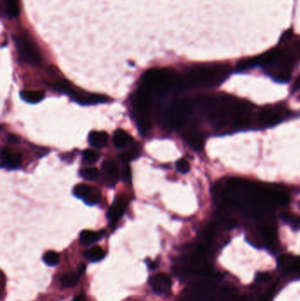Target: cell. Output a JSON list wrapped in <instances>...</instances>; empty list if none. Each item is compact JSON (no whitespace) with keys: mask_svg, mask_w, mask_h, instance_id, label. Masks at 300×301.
I'll list each match as a JSON object with an SVG mask.
<instances>
[{"mask_svg":"<svg viewBox=\"0 0 300 301\" xmlns=\"http://www.w3.org/2000/svg\"><path fill=\"white\" fill-rule=\"evenodd\" d=\"M231 74V67L227 65L199 66L189 73L179 76L177 87L204 86L211 87L223 82Z\"/></svg>","mask_w":300,"mask_h":301,"instance_id":"6da1fadb","label":"cell"},{"mask_svg":"<svg viewBox=\"0 0 300 301\" xmlns=\"http://www.w3.org/2000/svg\"><path fill=\"white\" fill-rule=\"evenodd\" d=\"M178 77L174 72L170 69H151L143 75V85L150 91L165 92L173 86H177Z\"/></svg>","mask_w":300,"mask_h":301,"instance_id":"7a4b0ae2","label":"cell"},{"mask_svg":"<svg viewBox=\"0 0 300 301\" xmlns=\"http://www.w3.org/2000/svg\"><path fill=\"white\" fill-rule=\"evenodd\" d=\"M151 91L146 85H142L137 93L135 100L136 114L139 130L142 134L149 131L150 127V109Z\"/></svg>","mask_w":300,"mask_h":301,"instance_id":"3957f363","label":"cell"},{"mask_svg":"<svg viewBox=\"0 0 300 301\" xmlns=\"http://www.w3.org/2000/svg\"><path fill=\"white\" fill-rule=\"evenodd\" d=\"M16 50L23 62L31 66H38L41 63V55L35 43L27 34H19L14 36Z\"/></svg>","mask_w":300,"mask_h":301,"instance_id":"277c9868","label":"cell"},{"mask_svg":"<svg viewBox=\"0 0 300 301\" xmlns=\"http://www.w3.org/2000/svg\"><path fill=\"white\" fill-rule=\"evenodd\" d=\"M192 109V100L189 99L177 100L173 103L170 107L167 115L171 127L174 129L182 127L189 119Z\"/></svg>","mask_w":300,"mask_h":301,"instance_id":"5b68a950","label":"cell"},{"mask_svg":"<svg viewBox=\"0 0 300 301\" xmlns=\"http://www.w3.org/2000/svg\"><path fill=\"white\" fill-rule=\"evenodd\" d=\"M233 126L237 129H246L250 125V110L244 103H237L231 108Z\"/></svg>","mask_w":300,"mask_h":301,"instance_id":"8992f818","label":"cell"},{"mask_svg":"<svg viewBox=\"0 0 300 301\" xmlns=\"http://www.w3.org/2000/svg\"><path fill=\"white\" fill-rule=\"evenodd\" d=\"M75 197L84 200L88 205H95L100 202V191L95 188L86 184H78L74 189Z\"/></svg>","mask_w":300,"mask_h":301,"instance_id":"52a82bcc","label":"cell"},{"mask_svg":"<svg viewBox=\"0 0 300 301\" xmlns=\"http://www.w3.org/2000/svg\"><path fill=\"white\" fill-rule=\"evenodd\" d=\"M149 284L155 294L158 295L168 294L171 290L172 282L167 275L157 274L150 277Z\"/></svg>","mask_w":300,"mask_h":301,"instance_id":"ba28073f","label":"cell"},{"mask_svg":"<svg viewBox=\"0 0 300 301\" xmlns=\"http://www.w3.org/2000/svg\"><path fill=\"white\" fill-rule=\"evenodd\" d=\"M126 206L127 202L123 196L116 197L108 211V219L110 220L111 224H116L120 218H122L126 210Z\"/></svg>","mask_w":300,"mask_h":301,"instance_id":"9c48e42d","label":"cell"},{"mask_svg":"<svg viewBox=\"0 0 300 301\" xmlns=\"http://www.w3.org/2000/svg\"><path fill=\"white\" fill-rule=\"evenodd\" d=\"M102 173L105 182L109 187H114L119 179V173L116 165L111 161H105L102 164Z\"/></svg>","mask_w":300,"mask_h":301,"instance_id":"30bf717a","label":"cell"},{"mask_svg":"<svg viewBox=\"0 0 300 301\" xmlns=\"http://www.w3.org/2000/svg\"><path fill=\"white\" fill-rule=\"evenodd\" d=\"M2 166L10 169L18 168L21 164V156L19 153L12 152L8 149L4 148L1 152Z\"/></svg>","mask_w":300,"mask_h":301,"instance_id":"8fae6325","label":"cell"},{"mask_svg":"<svg viewBox=\"0 0 300 301\" xmlns=\"http://www.w3.org/2000/svg\"><path fill=\"white\" fill-rule=\"evenodd\" d=\"M281 114L274 109H264L259 114V123L264 126H271L278 124L281 120Z\"/></svg>","mask_w":300,"mask_h":301,"instance_id":"7c38bea8","label":"cell"},{"mask_svg":"<svg viewBox=\"0 0 300 301\" xmlns=\"http://www.w3.org/2000/svg\"><path fill=\"white\" fill-rule=\"evenodd\" d=\"M260 229H261V233L267 245L270 247H274V245L277 243V239L276 226L270 222H264L261 226Z\"/></svg>","mask_w":300,"mask_h":301,"instance_id":"4fadbf2b","label":"cell"},{"mask_svg":"<svg viewBox=\"0 0 300 301\" xmlns=\"http://www.w3.org/2000/svg\"><path fill=\"white\" fill-rule=\"evenodd\" d=\"M108 136L106 132H92L89 134L88 142L92 147L102 148L108 143Z\"/></svg>","mask_w":300,"mask_h":301,"instance_id":"5bb4252c","label":"cell"},{"mask_svg":"<svg viewBox=\"0 0 300 301\" xmlns=\"http://www.w3.org/2000/svg\"><path fill=\"white\" fill-rule=\"evenodd\" d=\"M132 141H133V139L131 138V136L130 135L129 133H127V132H124L123 130H120V129H118V130L116 131L115 133H114L113 142H114V145H115L117 148L126 147L127 146H129Z\"/></svg>","mask_w":300,"mask_h":301,"instance_id":"9a60e30c","label":"cell"},{"mask_svg":"<svg viewBox=\"0 0 300 301\" xmlns=\"http://www.w3.org/2000/svg\"><path fill=\"white\" fill-rule=\"evenodd\" d=\"M103 235H104V231L93 232V231L85 230V231L81 232L79 238H80L81 244H83L85 246H88L101 239Z\"/></svg>","mask_w":300,"mask_h":301,"instance_id":"2e32d148","label":"cell"},{"mask_svg":"<svg viewBox=\"0 0 300 301\" xmlns=\"http://www.w3.org/2000/svg\"><path fill=\"white\" fill-rule=\"evenodd\" d=\"M76 100H77V102L82 105H94L107 102L108 98L103 95H98V94H92L89 96H77V95Z\"/></svg>","mask_w":300,"mask_h":301,"instance_id":"e0dca14e","label":"cell"},{"mask_svg":"<svg viewBox=\"0 0 300 301\" xmlns=\"http://www.w3.org/2000/svg\"><path fill=\"white\" fill-rule=\"evenodd\" d=\"M20 97L28 103H38L44 98V93L41 91L24 90L20 92Z\"/></svg>","mask_w":300,"mask_h":301,"instance_id":"ac0fdd59","label":"cell"},{"mask_svg":"<svg viewBox=\"0 0 300 301\" xmlns=\"http://www.w3.org/2000/svg\"><path fill=\"white\" fill-rule=\"evenodd\" d=\"M85 256L91 262H100L105 257V252L101 247L95 246L85 252Z\"/></svg>","mask_w":300,"mask_h":301,"instance_id":"d6986e66","label":"cell"},{"mask_svg":"<svg viewBox=\"0 0 300 301\" xmlns=\"http://www.w3.org/2000/svg\"><path fill=\"white\" fill-rule=\"evenodd\" d=\"M5 13L10 19L19 15V0H5Z\"/></svg>","mask_w":300,"mask_h":301,"instance_id":"ffe728a7","label":"cell"},{"mask_svg":"<svg viewBox=\"0 0 300 301\" xmlns=\"http://www.w3.org/2000/svg\"><path fill=\"white\" fill-rule=\"evenodd\" d=\"M62 287L71 288L77 285L78 282V275L74 272H69L63 275L61 277Z\"/></svg>","mask_w":300,"mask_h":301,"instance_id":"44dd1931","label":"cell"},{"mask_svg":"<svg viewBox=\"0 0 300 301\" xmlns=\"http://www.w3.org/2000/svg\"><path fill=\"white\" fill-rule=\"evenodd\" d=\"M186 139L189 145L196 150H199L204 146V139L202 135L197 132H190L186 136Z\"/></svg>","mask_w":300,"mask_h":301,"instance_id":"7402d4cb","label":"cell"},{"mask_svg":"<svg viewBox=\"0 0 300 301\" xmlns=\"http://www.w3.org/2000/svg\"><path fill=\"white\" fill-rule=\"evenodd\" d=\"M285 263H288L286 266V272L289 274L298 275L300 276V258H295L294 260L289 261L288 256L286 255Z\"/></svg>","mask_w":300,"mask_h":301,"instance_id":"603a6c76","label":"cell"},{"mask_svg":"<svg viewBox=\"0 0 300 301\" xmlns=\"http://www.w3.org/2000/svg\"><path fill=\"white\" fill-rule=\"evenodd\" d=\"M44 263L49 266H56L59 263V255L55 251H48L43 256Z\"/></svg>","mask_w":300,"mask_h":301,"instance_id":"cb8c5ba5","label":"cell"},{"mask_svg":"<svg viewBox=\"0 0 300 301\" xmlns=\"http://www.w3.org/2000/svg\"><path fill=\"white\" fill-rule=\"evenodd\" d=\"M99 170L96 167H89L85 169L81 170L80 175L87 181H94L99 176Z\"/></svg>","mask_w":300,"mask_h":301,"instance_id":"d4e9b609","label":"cell"},{"mask_svg":"<svg viewBox=\"0 0 300 301\" xmlns=\"http://www.w3.org/2000/svg\"><path fill=\"white\" fill-rule=\"evenodd\" d=\"M138 156H139V150L137 149H131V150H128L120 154L119 158L123 162L128 163L137 158Z\"/></svg>","mask_w":300,"mask_h":301,"instance_id":"484cf974","label":"cell"},{"mask_svg":"<svg viewBox=\"0 0 300 301\" xmlns=\"http://www.w3.org/2000/svg\"><path fill=\"white\" fill-rule=\"evenodd\" d=\"M83 158L89 164H93L98 160L99 155L97 154V152H95L94 150H89L88 149V150H85L83 152Z\"/></svg>","mask_w":300,"mask_h":301,"instance_id":"4316f807","label":"cell"},{"mask_svg":"<svg viewBox=\"0 0 300 301\" xmlns=\"http://www.w3.org/2000/svg\"><path fill=\"white\" fill-rule=\"evenodd\" d=\"M176 168L181 174H187L190 169V166L185 158H181L176 162Z\"/></svg>","mask_w":300,"mask_h":301,"instance_id":"83f0119b","label":"cell"},{"mask_svg":"<svg viewBox=\"0 0 300 301\" xmlns=\"http://www.w3.org/2000/svg\"><path fill=\"white\" fill-rule=\"evenodd\" d=\"M123 176L125 182H131V170L130 166H126L125 167H124V168H123Z\"/></svg>","mask_w":300,"mask_h":301,"instance_id":"f1b7e54d","label":"cell"},{"mask_svg":"<svg viewBox=\"0 0 300 301\" xmlns=\"http://www.w3.org/2000/svg\"><path fill=\"white\" fill-rule=\"evenodd\" d=\"M274 294V289L270 290V292H268L266 295H264V297H262L260 301H270V299L272 297V295Z\"/></svg>","mask_w":300,"mask_h":301,"instance_id":"f546056e","label":"cell"},{"mask_svg":"<svg viewBox=\"0 0 300 301\" xmlns=\"http://www.w3.org/2000/svg\"><path fill=\"white\" fill-rule=\"evenodd\" d=\"M269 278H270V275L267 274V273L259 275V276H258V279H259L260 281H266V280H268Z\"/></svg>","mask_w":300,"mask_h":301,"instance_id":"4dcf8cb0","label":"cell"},{"mask_svg":"<svg viewBox=\"0 0 300 301\" xmlns=\"http://www.w3.org/2000/svg\"><path fill=\"white\" fill-rule=\"evenodd\" d=\"M148 267L150 268V270H155L158 268V264L154 262H149V263H147Z\"/></svg>","mask_w":300,"mask_h":301,"instance_id":"1f68e13d","label":"cell"},{"mask_svg":"<svg viewBox=\"0 0 300 301\" xmlns=\"http://www.w3.org/2000/svg\"><path fill=\"white\" fill-rule=\"evenodd\" d=\"M300 88V76L298 77V78L296 79V81L294 83V89L297 90V89Z\"/></svg>","mask_w":300,"mask_h":301,"instance_id":"d6a6232c","label":"cell"},{"mask_svg":"<svg viewBox=\"0 0 300 301\" xmlns=\"http://www.w3.org/2000/svg\"><path fill=\"white\" fill-rule=\"evenodd\" d=\"M85 270V264H81L80 267H79V269H78V274L80 275L84 272Z\"/></svg>","mask_w":300,"mask_h":301,"instance_id":"836d02e7","label":"cell"}]
</instances>
